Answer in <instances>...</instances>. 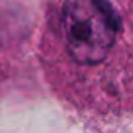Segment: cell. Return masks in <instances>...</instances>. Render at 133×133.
<instances>
[{
  "label": "cell",
  "mask_w": 133,
  "mask_h": 133,
  "mask_svg": "<svg viewBox=\"0 0 133 133\" xmlns=\"http://www.w3.org/2000/svg\"><path fill=\"white\" fill-rule=\"evenodd\" d=\"M63 28L72 59L96 66L108 56L122 21L108 0H68L63 8Z\"/></svg>",
  "instance_id": "6da1fadb"
}]
</instances>
